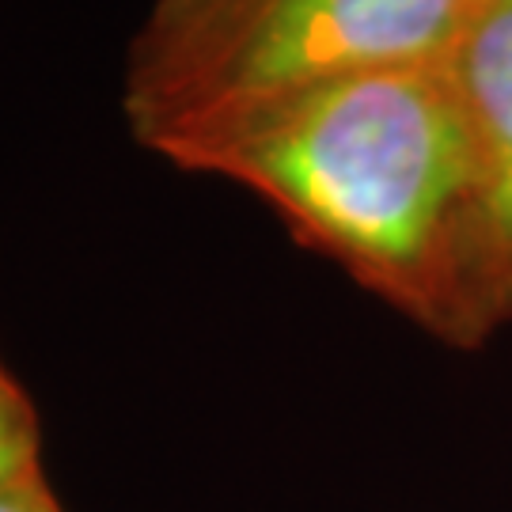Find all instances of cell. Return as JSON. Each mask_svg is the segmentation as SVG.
<instances>
[{"label":"cell","mask_w":512,"mask_h":512,"mask_svg":"<svg viewBox=\"0 0 512 512\" xmlns=\"http://www.w3.org/2000/svg\"><path fill=\"white\" fill-rule=\"evenodd\" d=\"M463 107L490 160L501 228L512 258V0H475L448 46Z\"/></svg>","instance_id":"3"},{"label":"cell","mask_w":512,"mask_h":512,"mask_svg":"<svg viewBox=\"0 0 512 512\" xmlns=\"http://www.w3.org/2000/svg\"><path fill=\"white\" fill-rule=\"evenodd\" d=\"M467 0H152L129 38L122 114L160 152L281 95L444 57Z\"/></svg>","instance_id":"2"},{"label":"cell","mask_w":512,"mask_h":512,"mask_svg":"<svg viewBox=\"0 0 512 512\" xmlns=\"http://www.w3.org/2000/svg\"><path fill=\"white\" fill-rule=\"evenodd\" d=\"M467 4H475V0H467Z\"/></svg>","instance_id":"6"},{"label":"cell","mask_w":512,"mask_h":512,"mask_svg":"<svg viewBox=\"0 0 512 512\" xmlns=\"http://www.w3.org/2000/svg\"><path fill=\"white\" fill-rule=\"evenodd\" d=\"M156 156L251 190L296 243L444 346L482 349L512 323L494 171L448 57L281 95Z\"/></svg>","instance_id":"1"},{"label":"cell","mask_w":512,"mask_h":512,"mask_svg":"<svg viewBox=\"0 0 512 512\" xmlns=\"http://www.w3.org/2000/svg\"><path fill=\"white\" fill-rule=\"evenodd\" d=\"M0 512H65V505L50 490L46 475H38L27 482L0 486Z\"/></svg>","instance_id":"5"},{"label":"cell","mask_w":512,"mask_h":512,"mask_svg":"<svg viewBox=\"0 0 512 512\" xmlns=\"http://www.w3.org/2000/svg\"><path fill=\"white\" fill-rule=\"evenodd\" d=\"M42 471V421L27 387L0 361V486L27 482Z\"/></svg>","instance_id":"4"}]
</instances>
